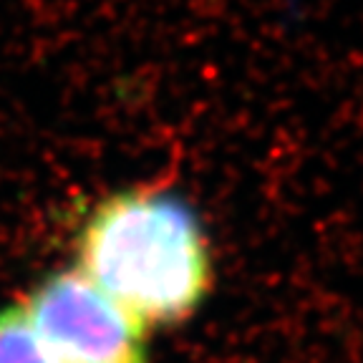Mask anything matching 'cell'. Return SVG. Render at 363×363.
Masks as SVG:
<instances>
[{
  "mask_svg": "<svg viewBox=\"0 0 363 363\" xmlns=\"http://www.w3.org/2000/svg\"><path fill=\"white\" fill-rule=\"evenodd\" d=\"M76 270L144 330L192 318L215 280L210 240L194 207L147 187L108 194L86 215Z\"/></svg>",
  "mask_w": 363,
  "mask_h": 363,
  "instance_id": "1",
  "label": "cell"
},
{
  "mask_svg": "<svg viewBox=\"0 0 363 363\" xmlns=\"http://www.w3.org/2000/svg\"><path fill=\"white\" fill-rule=\"evenodd\" d=\"M21 306L56 363H149L147 330L76 267L43 278Z\"/></svg>",
  "mask_w": 363,
  "mask_h": 363,
  "instance_id": "2",
  "label": "cell"
},
{
  "mask_svg": "<svg viewBox=\"0 0 363 363\" xmlns=\"http://www.w3.org/2000/svg\"><path fill=\"white\" fill-rule=\"evenodd\" d=\"M0 363H56L23 306L0 311Z\"/></svg>",
  "mask_w": 363,
  "mask_h": 363,
  "instance_id": "3",
  "label": "cell"
}]
</instances>
